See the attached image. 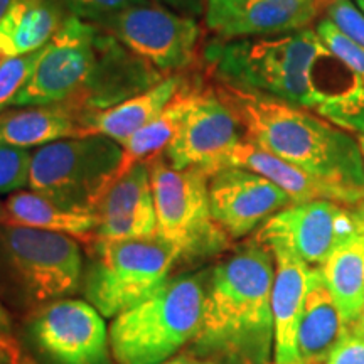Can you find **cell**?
<instances>
[{
    "mask_svg": "<svg viewBox=\"0 0 364 364\" xmlns=\"http://www.w3.org/2000/svg\"><path fill=\"white\" fill-rule=\"evenodd\" d=\"M273 277V255L258 240L218 263L208 280L194 348L233 364L270 363Z\"/></svg>",
    "mask_w": 364,
    "mask_h": 364,
    "instance_id": "6da1fadb",
    "label": "cell"
},
{
    "mask_svg": "<svg viewBox=\"0 0 364 364\" xmlns=\"http://www.w3.org/2000/svg\"><path fill=\"white\" fill-rule=\"evenodd\" d=\"M216 91L235 110L248 140L318 179L364 191V159L348 132L270 95L225 81Z\"/></svg>",
    "mask_w": 364,
    "mask_h": 364,
    "instance_id": "7a4b0ae2",
    "label": "cell"
},
{
    "mask_svg": "<svg viewBox=\"0 0 364 364\" xmlns=\"http://www.w3.org/2000/svg\"><path fill=\"white\" fill-rule=\"evenodd\" d=\"M332 53L316 31L304 29L272 39L213 44L208 58L225 83L270 95L316 112L329 93L314 78L317 63Z\"/></svg>",
    "mask_w": 364,
    "mask_h": 364,
    "instance_id": "3957f363",
    "label": "cell"
},
{
    "mask_svg": "<svg viewBox=\"0 0 364 364\" xmlns=\"http://www.w3.org/2000/svg\"><path fill=\"white\" fill-rule=\"evenodd\" d=\"M208 280L181 275L166 280L147 299L110 326L112 356L118 364H161L199 334Z\"/></svg>",
    "mask_w": 364,
    "mask_h": 364,
    "instance_id": "277c9868",
    "label": "cell"
},
{
    "mask_svg": "<svg viewBox=\"0 0 364 364\" xmlns=\"http://www.w3.org/2000/svg\"><path fill=\"white\" fill-rule=\"evenodd\" d=\"M122 169L120 144L105 135L76 136L43 145L31 154L27 186L65 206L97 211Z\"/></svg>",
    "mask_w": 364,
    "mask_h": 364,
    "instance_id": "5b68a950",
    "label": "cell"
},
{
    "mask_svg": "<svg viewBox=\"0 0 364 364\" xmlns=\"http://www.w3.org/2000/svg\"><path fill=\"white\" fill-rule=\"evenodd\" d=\"M157 213V236L181 258H203L225 252L230 236L218 226L209 203V176L198 167L174 169L161 156L149 161Z\"/></svg>",
    "mask_w": 364,
    "mask_h": 364,
    "instance_id": "8992f818",
    "label": "cell"
},
{
    "mask_svg": "<svg viewBox=\"0 0 364 364\" xmlns=\"http://www.w3.org/2000/svg\"><path fill=\"white\" fill-rule=\"evenodd\" d=\"M0 273L17 299L38 306L78 289L83 257L71 236L4 223L0 225Z\"/></svg>",
    "mask_w": 364,
    "mask_h": 364,
    "instance_id": "52a82bcc",
    "label": "cell"
},
{
    "mask_svg": "<svg viewBox=\"0 0 364 364\" xmlns=\"http://www.w3.org/2000/svg\"><path fill=\"white\" fill-rule=\"evenodd\" d=\"M97 257L85 277V297L103 317L129 311L164 282L181 255L159 238L95 241Z\"/></svg>",
    "mask_w": 364,
    "mask_h": 364,
    "instance_id": "ba28073f",
    "label": "cell"
},
{
    "mask_svg": "<svg viewBox=\"0 0 364 364\" xmlns=\"http://www.w3.org/2000/svg\"><path fill=\"white\" fill-rule=\"evenodd\" d=\"M102 31L93 22L68 16L12 107L73 103L85 112L107 48L108 33Z\"/></svg>",
    "mask_w": 364,
    "mask_h": 364,
    "instance_id": "9c48e42d",
    "label": "cell"
},
{
    "mask_svg": "<svg viewBox=\"0 0 364 364\" xmlns=\"http://www.w3.org/2000/svg\"><path fill=\"white\" fill-rule=\"evenodd\" d=\"M364 233V204L346 206L334 201L290 204L262 225L258 241L279 243L321 268L336 248Z\"/></svg>",
    "mask_w": 364,
    "mask_h": 364,
    "instance_id": "30bf717a",
    "label": "cell"
},
{
    "mask_svg": "<svg viewBox=\"0 0 364 364\" xmlns=\"http://www.w3.org/2000/svg\"><path fill=\"white\" fill-rule=\"evenodd\" d=\"M100 27L136 58L171 75L194 61L201 36L194 19L149 4L127 9Z\"/></svg>",
    "mask_w": 364,
    "mask_h": 364,
    "instance_id": "8fae6325",
    "label": "cell"
},
{
    "mask_svg": "<svg viewBox=\"0 0 364 364\" xmlns=\"http://www.w3.org/2000/svg\"><path fill=\"white\" fill-rule=\"evenodd\" d=\"M241 129L240 118L216 88L199 90L164 157L174 169L198 167L213 176L230 166L231 154L245 139Z\"/></svg>",
    "mask_w": 364,
    "mask_h": 364,
    "instance_id": "7c38bea8",
    "label": "cell"
},
{
    "mask_svg": "<svg viewBox=\"0 0 364 364\" xmlns=\"http://www.w3.org/2000/svg\"><path fill=\"white\" fill-rule=\"evenodd\" d=\"M34 339L58 364L110 363V329L86 300L63 299L44 307L34 322Z\"/></svg>",
    "mask_w": 364,
    "mask_h": 364,
    "instance_id": "4fadbf2b",
    "label": "cell"
},
{
    "mask_svg": "<svg viewBox=\"0 0 364 364\" xmlns=\"http://www.w3.org/2000/svg\"><path fill=\"white\" fill-rule=\"evenodd\" d=\"M211 215L230 238H243L292 204L289 194L245 167H225L209 177Z\"/></svg>",
    "mask_w": 364,
    "mask_h": 364,
    "instance_id": "5bb4252c",
    "label": "cell"
},
{
    "mask_svg": "<svg viewBox=\"0 0 364 364\" xmlns=\"http://www.w3.org/2000/svg\"><path fill=\"white\" fill-rule=\"evenodd\" d=\"M95 241L147 240L157 236V213L149 162H136L117 177L97 206Z\"/></svg>",
    "mask_w": 364,
    "mask_h": 364,
    "instance_id": "9a60e30c",
    "label": "cell"
},
{
    "mask_svg": "<svg viewBox=\"0 0 364 364\" xmlns=\"http://www.w3.org/2000/svg\"><path fill=\"white\" fill-rule=\"evenodd\" d=\"M265 247L270 248L275 260L272 289L273 361L275 364H299L297 332L312 267L279 243Z\"/></svg>",
    "mask_w": 364,
    "mask_h": 364,
    "instance_id": "2e32d148",
    "label": "cell"
},
{
    "mask_svg": "<svg viewBox=\"0 0 364 364\" xmlns=\"http://www.w3.org/2000/svg\"><path fill=\"white\" fill-rule=\"evenodd\" d=\"M230 166L245 167V169L267 177L268 181H272L284 193L289 194L292 204L311 201H334L346 204V206H363L364 204V191L348 189L318 179V177L299 169L294 164L273 156L260 145L248 140L247 136L236 145L230 157Z\"/></svg>",
    "mask_w": 364,
    "mask_h": 364,
    "instance_id": "e0dca14e",
    "label": "cell"
},
{
    "mask_svg": "<svg viewBox=\"0 0 364 364\" xmlns=\"http://www.w3.org/2000/svg\"><path fill=\"white\" fill-rule=\"evenodd\" d=\"M184 83L179 73H174L142 93H136L113 107L85 112L81 122L88 135H105L122 144L161 115Z\"/></svg>",
    "mask_w": 364,
    "mask_h": 364,
    "instance_id": "ac0fdd59",
    "label": "cell"
},
{
    "mask_svg": "<svg viewBox=\"0 0 364 364\" xmlns=\"http://www.w3.org/2000/svg\"><path fill=\"white\" fill-rule=\"evenodd\" d=\"M80 110L73 103L38 105L16 112L0 113V144L33 149L65 139L88 135Z\"/></svg>",
    "mask_w": 364,
    "mask_h": 364,
    "instance_id": "d6986e66",
    "label": "cell"
},
{
    "mask_svg": "<svg viewBox=\"0 0 364 364\" xmlns=\"http://www.w3.org/2000/svg\"><path fill=\"white\" fill-rule=\"evenodd\" d=\"M348 332L322 270L311 268L309 287L297 332V353L302 364H326Z\"/></svg>",
    "mask_w": 364,
    "mask_h": 364,
    "instance_id": "ffe728a7",
    "label": "cell"
},
{
    "mask_svg": "<svg viewBox=\"0 0 364 364\" xmlns=\"http://www.w3.org/2000/svg\"><path fill=\"white\" fill-rule=\"evenodd\" d=\"M332 0H250L233 21L218 33L221 39L253 38L263 34L297 33L307 29Z\"/></svg>",
    "mask_w": 364,
    "mask_h": 364,
    "instance_id": "44dd1931",
    "label": "cell"
},
{
    "mask_svg": "<svg viewBox=\"0 0 364 364\" xmlns=\"http://www.w3.org/2000/svg\"><path fill=\"white\" fill-rule=\"evenodd\" d=\"M6 225L38 228L75 240H95L97 211L71 208L34 191H17L6 203Z\"/></svg>",
    "mask_w": 364,
    "mask_h": 364,
    "instance_id": "7402d4cb",
    "label": "cell"
},
{
    "mask_svg": "<svg viewBox=\"0 0 364 364\" xmlns=\"http://www.w3.org/2000/svg\"><path fill=\"white\" fill-rule=\"evenodd\" d=\"M65 19L59 0H16L0 19V58L41 51Z\"/></svg>",
    "mask_w": 364,
    "mask_h": 364,
    "instance_id": "603a6c76",
    "label": "cell"
},
{
    "mask_svg": "<svg viewBox=\"0 0 364 364\" xmlns=\"http://www.w3.org/2000/svg\"><path fill=\"white\" fill-rule=\"evenodd\" d=\"M321 270L346 327H364V233L336 248Z\"/></svg>",
    "mask_w": 364,
    "mask_h": 364,
    "instance_id": "cb8c5ba5",
    "label": "cell"
},
{
    "mask_svg": "<svg viewBox=\"0 0 364 364\" xmlns=\"http://www.w3.org/2000/svg\"><path fill=\"white\" fill-rule=\"evenodd\" d=\"M198 93L199 88H189L184 83L179 93L164 108L161 115H157L150 124L142 127L139 132L129 136L125 142L120 144L124 149L122 174L136 162H149L154 157L164 154V150L172 142L182 122H184L189 108L193 107Z\"/></svg>",
    "mask_w": 364,
    "mask_h": 364,
    "instance_id": "d4e9b609",
    "label": "cell"
},
{
    "mask_svg": "<svg viewBox=\"0 0 364 364\" xmlns=\"http://www.w3.org/2000/svg\"><path fill=\"white\" fill-rule=\"evenodd\" d=\"M316 113L341 130L364 134V83L358 78L346 90L329 95Z\"/></svg>",
    "mask_w": 364,
    "mask_h": 364,
    "instance_id": "484cf974",
    "label": "cell"
},
{
    "mask_svg": "<svg viewBox=\"0 0 364 364\" xmlns=\"http://www.w3.org/2000/svg\"><path fill=\"white\" fill-rule=\"evenodd\" d=\"M43 49L26 56L0 58V113L12 107L14 100L29 81Z\"/></svg>",
    "mask_w": 364,
    "mask_h": 364,
    "instance_id": "4316f807",
    "label": "cell"
},
{
    "mask_svg": "<svg viewBox=\"0 0 364 364\" xmlns=\"http://www.w3.org/2000/svg\"><path fill=\"white\" fill-rule=\"evenodd\" d=\"M316 33L318 39L326 44V48L334 54L339 61L351 70L354 75L364 83V49L349 39L343 31L336 27L331 19H321L317 22Z\"/></svg>",
    "mask_w": 364,
    "mask_h": 364,
    "instance_id": "83f0119b",
    "label": "cell"
},
{
    "mask_svg": "<svg viewBox=\"0 0 364 364\" xmlns=\"http://www.w3.org/2000/svg\"><path fill=\"white\" fill-rule=\"evenodd\" d=\"M147 2L149 0H59L63 9L70 11L71 16L97 26H103L130 7L147 6Z\"/></svg>",
    "mask_w": 364,
    "mask_h": 364,
    "instance_id": "f1b7e54d",
    "label": "cell"
},
{
    "mask_svg": "<svg viewBox=\"0 0 364 364\" xmlns=\"http://www.w3.org/2000/svg\"><path fill=\"white\" fill-rule=\"evenodd\" d=\"M31 150L0 144V193H14L29 182Z\"/></svg>",
    "mask_w": 364,
    "mask_h": 364,
    "instance_id": "f546056e",
    "label": "cell"
},
{
    "mask_svg": "<svg viewBox=\"0 0 364 364\" xmlns=\"http://www.w3.org/2000/svg\"><path fill=\"white\" fill-rule=\"evenodd\" d=\"M326 364H364V327L348 329Z\"/></svg>",
    "mask_w": 364,
    "mask_h": 364,
    "instance_id": "4dcf8cb0",
    "label": "cell"
},
{
    "mask_svg": "<svg viewBox=\"0 0 364 364\" xmlns=\"http://www.w3.org/2000/svg\"><path fill=\"white\" fill-rule=\"evenodd\" d=\"M250 0H206V26L215 33L243 11Z\"/></svg>",
    "mask_w": 364,
    "mask_h": 364,
    "instance_id": "1f68e13d",
    "label": "cell"
},
{
    "mask_svg": "<svg viewBox=\"0 0 364 364\" xmlns=\"http://www.w3.org/2000/svg\"><path fill=\"white\" fill-rule=\"evenodd\" d=\"M19 346L11 334L0 331V364H21Z\"/></svg>",
    "mask_w": 364,
    "mask_h": 364,
    "instance_id": "d6a6232c",
    "label": "cell"
},
{
    "mask_svg": "<svg viewBox=\"0 0 364 364\" xmlns=\"http://www.w3.org/2000/svg\"><path fill=\"white\" fill-rule=\"evenodd\" d=\"M161 364H213V363L204 361V359H199L196 356H191V354H182V356L171 358Z\"/></svg>",
    "mask_w": 364,
    "mask_h": 364,
    "instance_id": "836d02e7",
    "label": "cell"
},
{
    "mask_svg": "<svg viewBox=\"0 0 364 364\" xmlns=\"http://www.w3.org/2000/svg\"><path fill=\"white\" fill-rule=\"evenodd\" d=\"M0 331L6 332V334H11V331H12L11 316H9L7 309L2 304V300H0Z\"/></svg>",
    "mask_w": 364,
    "mask_h": 364,
    "instance_id": "e575fe53",
    "label": "cell"
},
{
    "mask_svg": "<svg viewBox=\"0 0 364 364\" xmlns=\"http://www.w3.org/2000/svg\"><path fill=\"white\" fill-rule=\"evenodd\" d=\"M14 2H16V0H0V19L6 16V12L14 6Z\"/></svg>",
    "mask_w": 364,
    "mask_h": 364,
    "instance_id": "d590c367",
    "label": "cell"
},
{
    "mask_svg": "<svg viewBox=\"0 0 364 364\" xmlns=\"http://www.w3.org/2000/svg\"><path fill=\"white\" fill-rule=\"evenodd\" d=\"M6 223V204L0 203V225Z\"/></svg>",
    "mask_w": 364,
    "mask_h": 364,
    "instance_id": "8d00e7d4",
    "label": "cell"
},
{
    "mask_svg": "<svg viewBox=\"0 0 364 364\" xmlns=\"http://www.w3.org/2000/svg\"><path fill=\"white\" fill-rule=\"evenodd\" d=\"M358 144H359V149H361V154H363V159H364V134L358 136Z\"/></svg>",
    "mask_w": 364,
    "mask_h": 364,
    "instance_id": "74e56055",
    "label": "cell"
},
{
    "mask_svg": "<svg viewBox=\"0 0 364 364\" xmlns=\"http://www.w3.org/2000/svg\"><path fill=\"white\" fill-rule=\"evenodd\" d=\"M356 6H358L359 11L364 14V0H356Z\"/></svg>",
    "mask_w": 364,
    "mask_h": 364,
    "instance_id": "f35d334b",
    "label": "cell"
},
{
    "mask_svg": "<svg viewBox=\"0 0 364 364\" xmlns=\"http://www.w3.org/2000/svg\"><path fill=\"white\" fill-rule=\"evenodd\" d=\"M21 364H36V363L33 361V359H29V358H22Z\"/></svg>",
    "mask_w": 364,
    "mask_h": 364,
    "instance_id": "ab89813d",
    "label": "cell"
},
{
    "mask_svg": "<svg viewBox=\"0 0 364 364\" xmlns=\"http://www.w3.org/2000/svg\"><path fill=\"white\" fill-rule=\"evenodd\" d=\"M161 2H167V4H181V0H161Z\"/></svg>",
    "mask_w": 364,
    "mask_h": 364,
    "instance_id": "60d3db41",
    "label": "cell"
},
{
    "mask_svg": "<svg viewBox=\"0 0 364 364\" xmlns=\"http://www.w3.org/2000/svg\"><path fill=\"white\" fill-rule=\"evenodd\" d=\"M299 364H302V363H299Z\"/></svg>",
    "mask_w": 364,
    "mask_h": 364,
    "instance_id": "b9f144b4",
    "label": "cell"
}]
</instances>
